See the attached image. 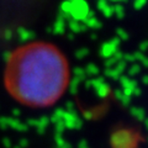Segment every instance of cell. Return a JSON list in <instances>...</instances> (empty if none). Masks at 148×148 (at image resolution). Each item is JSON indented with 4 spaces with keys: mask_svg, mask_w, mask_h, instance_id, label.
Segmentation results:
<instances>
[{
    "mask_svg": "<svg viewBox=\"0 0 148 148\" xmlns=\"http://www.w3.org/2000/svg\"><path fill=\"white\" fill-rule=\"evenodd\" d=\"M69 80L68 63L61 51L34 42L11 53L5 68V85L14 99L31 108H46L63 95Z\"/></svg>",
    "mask_w": 148,
    "mask_h": 148,
    "instance_id": "1",
    "label": "cell"
}]
</instances>
